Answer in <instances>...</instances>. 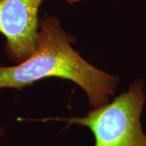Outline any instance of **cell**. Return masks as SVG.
Instances as JSON below:
<instances>
[{"label":"cell","mask_w":146,"mask_h":146,"mask_svg":"<svg viewBox=\"0 0 146 146\" xmlns=\"http://www.w3.org/2000/svg\"><path fill=\"white\" fill-rule=\"evenodd\" d=\"M80 1H81V0H80Z\"/></svg>","instance_id":"5b68a950"},{"label":"cell","mask_w":146,"mask_h":146,"mask_svg":"<svg viewBox=\"0 0 146 146\" xmlns=\"http://www.w3.org/2000/svg\"><path fill=\"white\" fill-rule=\"evenodd\" d=\"M73 42L56 17L41 20L31 55L14 66H0V89L21 90L43 79L58 77L80 86L93 108L107 103L117 89L119 77L84 59L73 49Z\"/></svg>","instance_id":"6da1fadb"},{"label":"cell","mask_w":146,"mask_h":146,"mask_svg":"<svg viewBox=\"0 0 146 146\" xmlns=\"http://www.w3.org/2000/svg\"><path fill=\"white\" fill-rule=\"evenodd\" d=\"M4 133H5V131H4V129H3V127L0 126V138H1L2 136H3V135H4Z\"/></svg>","instance_id":"277c9868"},{"label":"cell","mask_w":146,"mask_h":146,"mask_svg":"<svg viewBox=\"0 0 146 146\" xmlns=\"http://www.w3.org/2000/svg\"><path fill=\"white\" fill-rule=\"evenodd\" d=\"M145 99L144 82L136 80L112 102L94 108L84 117L47 118L43 121L87 127L94 134V146H146V135L141 124Z\"/></svg>","instance_id":"7a4b0ae2"},{"label":"cell","mask_w":146,"mask_h":146,"mask_svg":"<svg viewBox=\"0 0 146 146\" xmlns=\"http://www.w3.org/2000/svg\"><path fill=\"white\" fill-rule=\"evenodd\" d=\"M43 1L0 0V33L7 41V57L17 64L26 60L35 49Z\"/></svg>","instance_id":"3957f363"}]
</instances>
